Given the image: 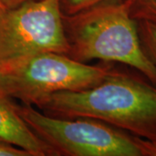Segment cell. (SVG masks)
I'll list each match as a JSON object with an SVG mask.
<instances>
[{"label":"cell","instance_id":"30bf717a","mask_svg":"<svg viewBox=\"0 0 156 156\" xmlns=\"http://www.w3.org/2000/svg\"><path fill=\"white\" fill-rule=\"evenodd\" d=\"M0 156H31L26 150L0 140Z\"/></svg>","mask_w":156,"mask_h":156},{"label":"cell","instance_id":"9c48e42d","mask_svg":"<svg viewBox=\"0 0 156 156\" xmlns=\"http://www.w3.org/2000/svg\"><path fill=\"white\" fill-rule=\"evenodd\" d=\"M122 1L125 0H60V7L62 15H73L103 4Z\"/></svg>","mask_w":156,"mask_h":156},{"label":"cell","instance_id":"8992f818","mask_svg":"<svg viewBox=\"0 0 156 156\" xmlns=\"http://www.w3.org/2000/svg\"><path fill=\"white\" fill-rule=\"evenodd\" d=\"M16 103L0 89V140L21 147L31 156H52L50 148L19 115Z\"/></svg>","mask_w":156,"mask_h":156},{"label":"cell","instance_id":"ba28073f","mask_svg":"<svg viewBox=\"0 0 156 156\" xmlns=\"http://www.w3.org/2000/svg\"><path fill=\"white\" fill-rule=\"evenodd\" d=\"M128 10L135 21H145L156 26V0H127Z\"/></svg>","mask_w":156,"mask_h":156},{"label":"cell","instance_id":"8fae6325","mask_svg":"<svg viewBox=\"0 0 156 156\" xmlns=\"http://www.w3.org/2000/svg\"><path fill=\"white\" fill-rule=\"evenodd\" d=\"M30 1L33 0H0V13L11 11Z\"/></svg>","mask_w":156,"mask_h":156},{"label":"cell","instance_id":"52a82bcc","mask_svg":"<svg viewBox=\"0 0 156 156\" xmlns=\"http://www.w3.org/2000/svg\"><path fill=\"white\" fill-rule=\"evenodd\" d=\"M136 22L142 49L156 69V26L145 21Z\"/></svg>","mask_w":156,"mask_h":156},{"label":"cell","instance_id":"6da1fadb","mask_svg":"<svg viewBox=\"0 0 156 156\" xmlns=\"http://www.w3.org/2000/svg\"><path fill=\"white\" fill-rule=\"evenodd\" d=\"M33 106L50 116L92 118L156 141V86L137 70L114 68L92 88L54 93Z\"/></svg>","mask_w":156,"mask_h":156},{"label":"cell","instance_id":"3957f363","mask_svg":"<svg viewBox=\"0 0 156 156\" xmlns=\"http://www.w3.org/2000/svg\"><path fill=\"white\" fill-rule=\"evenodd\" d=\"M16 108L52 156H148V140L99 120L50 116L23 103Z\"/></svg>","mask_w":156,"mask_h":156},{"label":"cell","instance_id":"5b68a950","mask_svg":"<svg viewBox=\"0 0 156 156\" xmlns=\"http://www.w3.org/2000/svg\"><path fill=\"white\" fill-rule=\"evenodd\" d=\"M60 0H33L0 13V63L39 52L67 55Z\"/></svg>","mask_w":156,"mask_h":156},{"label":"cell","instance_id":"277c9868","mask_svg":"<svg viewBox=\"0 0 156 156\" xmlns=\"http://www.w3.org/2000/svg\"><path fill=\"white\" fill-rule=\"evenodd\" d=\"M112 63L92 65L65 54L39 52L0 63V89L20 103L31 105L62 91L92 88L114 69Z\"/></svg>","mask_w":156,"mask_h":156},{"label":"cell","instance_id":"7a4b0ae2","mask_svg":"<svg viewBox=\"0 0 156 156\" xmlns=\"http://www.w3.org/2000/svg\"><path fill=\"white\" fill-rule=\"evenodd\" d=\"M62 23L68 56L83 63L101 60L124 64L156 86V69L142 49L127 0L62 15Z\"/></svg>","mask_w":156,"mask_h":156}]
</instances>
